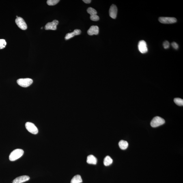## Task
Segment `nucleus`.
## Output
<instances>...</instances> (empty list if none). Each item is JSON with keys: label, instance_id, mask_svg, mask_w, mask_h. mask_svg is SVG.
Masks as SVG:
<instances>
[{"label": "nucleus", "instance_id": "2", "mask_svg": "<svg viewBox=\"0 0 183 183\" xmlns=\"http://www.w3.org/2000/svg\"><path fill=\"white\" fill-rule=\"evenodd\" d=\"M165 122V120L163 118L159 116H156L151 121V125L152 127L156 128L163 125Z\"/></svg>", "mask_w": 183, "mask_h": 183}, {"label": "nucleus", "instance_id": "8", "mask_svg": "<svg viewBox=\"0 0 183 183\" xmlns=\"http://www.w3.org/2000/svg\"><path fill=\"white\" fill-rule=\"evenodd\" d=\"M59 22L58 20H55L52 22H48L45 27L46 30H55L57 29V26L58 25Z\"/></svg>", "mask_w": 183, "mask_h": 183}, {"label": "nucleus", "instance_id": "19", "mask_svg": "<svg viewBox=\"0 0 183 183\" xmlns=\"http://www.w3.org/2000/svg\"><path fill=\"white\" fill-rule=\"evenodd\" d=\"M59 1V0H48L47 1V3L49 5H57Z\"/></svg>", "mask_w": 183, "mask_h": 183}, {"label": "nucleus", "instance_id": "15", "mask_svg": "<svg viewBox=\"0 0 183 183\" xmlns=\"http://www.w3.org/2000/svg\"><path fill=\"white\" fill-rule=\"evenodd\" d=\"M83 182L81 177L80 175L74 176L71 180V183H81Z\"/></svg>", "mask_w": 183, "mask_h": 183}, {"label": "nucleus", "instance_id": "10", "mask_svg": "<svg viewBox=\"0 0 183 183\" xmlns=\"http://www.w3.org/2000/svg\"><path fill=\"white\" fill-rule=\"evenodd\" d=\"M30 180V177L26 175L20 176L15 179L13 181V183H22Z\"/></svg>", "mask_w": 183, "mask_h": 183}, {"label": "nucleus", "instance_id": "20", "mask_svg": "<svg viewBox=\"0 0 183 183\" xmlns=\"http://www.w3.org/2000/svg\"><path fill=\"white\" fill-rule=\"evenodd\" d=\"M7 42L4 39H0V49H3L6 46Z\"/></svg>", "mask_w": 183, "mask_h": 183}, {"label": "nucleus", "instance_id": "14", "mask_svg": "<svg viewBox=\"0 0 183 183\" xmlns=\"http://www.w3.org/2000/svg\"><path fill=\"white\" fill-rule=\"evenodd\" d=\"M118 144L120 148L123 150H126L128 146V143L127 142L124 140H121L119 141Z\"/></svg>", "mask_w": 183, "mask_h": 183}, {"label": "nucleus", "instance_id": "24", "mask_svg": "<svg viewBox=\"0 0 183 183\" xmlns=\"http://www.w3.org/2000/svg\"><path fill=\"white\" fill-rule=\"evenodd\" d=\"M83 1L86 3L89 4L91 3V0H83Z\"/></svg>", "mask_w": 183, "mask_h": 183}, {"label": "nucleus", "instance_id": "22", "mask_svg": "<svg viewBox=\"0 0 183 183\" xmlns=\"http://www.w3.org/2000/svg\"><path fill=\"white\" fill-rule=\"evenodd\" d=\"M163 46L165 49H168L170 47V44L168 41H166L163 42Z\"/></svg>", "mask_w": 183, "mask_h": 183}, {"label": "nucleus", "instance_id": "25", "mask_svg": "<svg viewBox=\"0 0 183 183\" xmlns=\"http://www.w3.org/2000/svg\"><path fill=\"white\" fill-rule=\"evenodd\" d=\"M42 28H41V29H42Z\"/></svg>", "mask_w": 183, "mask_h": 183}, {"label": "nucleus", "instance_id": "1", "mask_svg": "<svg viewBox=\"0 0 183 183\" xmlns=\"http://www.w3.org/2000/svg\"><path fill=\"white\" fill-rule=\"evenodd\" d=\"M24 151L21 149H16L13 151L9 155V160L11 161H14L21 157L23 155Z\"/></svg>", "mask_w": 183, "mask_h": 183}, {"label": "nucleus", "instance_id": "17", "mask_svg": "<svg viewBox=\"0 0 183 183\" xmlns=\"http://www.w3.org/2000/svg\"><path fill=\"white\" fill-rule=\"evenodd\" d=\"M87 12L90 14L91 15H97V11L95 9L92 8L91 7H89L87 10Z\"/></svg>", "mask_w": 183, "mask_h": 183}, {"label": "nucleus", "instance_id": "3", "mask_svg": "<svg viewBox=\"0 0 183 183\" xmlns=\"http://www.w3.org/2000/svg\"><path fill=\"white\" fill-rule=\"evenodd\" d=\"M33 80L29 78H21L17 80L18 85L22 87H28L33 83Z\"/></svg>", "mask_w": 183, "mask_h": 183}, {"label": "nucleus", "instance_id": "4", "mask_svg": "<svg viewBox=\"0 0 183 183\" xmlns=\"http://www.w3.org/2000/svg\"><path fill=\"white\" fill-rule=\"evenodd\" d=\"M25 126L28 131L31 133L33 134H36L38 133V129L33 123L27 122Z\"/></svg>", "mask_w": 183, "mask_h": 183}, {"label": "nucleus", "instance_id": "13", "mask_svg": "<svg viewBox=\"0 0 183 183\" xmlns=\"http://www.w3.org/2000/svg\"><path fill=\"white\" fill-rule=\"evenodd\" d=\"M87 161L89 164L96 165L97 163V159L93 155H89L87 156Z\"/></svg>", "mask_w": 183, "mask_h": 183}, {"label": "nucleus", "instance_id": "21", "mask_svg": "<svg viewBox=\"0 0 183 183\" xmlns=\"http://www.w3.org/2000/svg\"><path fill=\"white\" fill-rule=\"evenodd\" d=\"M90 19L93 21H98L100 19V17H99L97 15H91Z\"/></svg>", "mask_w": 183, "mask_h": 183}, {"label": "nucleus", "instance_id": "9", "mask_svg": "<svg viewBox=\"0 0 183 183\" xmlns=\"http://www.w3.org/2000/svg\"><path fill=\"white\" fill-rule=\"evenodd\" d=\"M109 13L110 17L113 19L116 18L117 13V8L116 5L113 4L110 7Z\"/></svg>", "mask_w": 183, "mask_h": 183}, {"label": "nucleus", "instance_id": "11", "mask_svg": "<svg viewBox=\"0 0 183 183\" xmlns=\"http://www.w3.org/2000/svg\"><path fill=\"white\" fill-rule=\"evenodd\" d=\"M99 32V28L98 26H93L89 28L88 30L87 31V34L89 35H98V34Z\"/></svg>", "mask_w": 183, "mask_h": 183}, {"label": "nucleus", "instance_id": "5", "mask_svg": "<svg viewBox=\"0 0 183 183\" xmlns=\"http://www.w3.org/2000/svg\"><path fill=\"white\" fill-rule=\"evenodd\" d=\"M158 20L161 23L163 24H172L175 23L177 21L175 17H160L159 18Z\"/></svg>", "mask_w": 183, "mask_h": 183}, {"label": "nucleus", "instance_id": "16", "mask_svg": "<svg viewBox=\"0 0 183 183\" xmlns=\"http://www.w3.org/2000/svg\"><path fill=\"white\" fill-rule=\"evenodd\" d=\"M113 161L112 159L110 156H106L104 159V165L106 166H109L112 163Z\"/></svg>", "mask_w": 183, "mask_h": 183}, {"label": "nucleus", "instance_id": "18", "mask_svg": "<svg viewBox=\"0 0 183 183\" xmlns=\"http://www.w3.org/2000/svg\"><path fill=\"white\" fill-rule=\"evenodd\" d=\"M174 102L177 105L179 106H183V100L180 98H175L174 99Z\"/></svg>", "mask_w": 183, "mask_h": 183}, {"label": "nucleus", "instance_id": "23", "mask_svg": "<svg viewBox=\"0 0 183 183\" xmlns=\"http://www.w3.org/2000/svg\"><path fill=\"white\" fill-rule=\"evenodd\" d=\"M173 48H174L175 50H177L179 48V46L178 44L177 43L175 42H173L171 44Z\"/></svg>", "mask_w": 183, "mask_h": 183}, {"label": "nucleus", "instance_id": "12", "mask_svg": "<svg viewBox=\"0 0 183 183\" xmlns=\"http://www.w3.org/2000/svg\"><path fill=\"white\" fill-rule=\"evenodd\" d=\"M81 30L79 29L75 30L73 32L67 34L65 37V39L66 40H68L72 37H73L75 35H79L81 34Z\"/></svg>", "mask_w": 183, "mask_h": 183}, {"label": "nucleus", "instance_id": "6", "mask_svg": "<svg viewBox=\"0 0 183 183\" xmlns=\"http://www.w3.org/2000/svg\"><path fill=\"white\" fill-rule=\"evenodd\" d=\"M138 49L141 53L145 54L148 51V48L147 47L146 42L143 40L139 41L138 44Z\"/></svg>", "mask_w": 183, "mask_h": 183}, {"label": "nucleus", "instance_id": "7", "mask_svg": "<svg viewBox=\"0 0 183 183\" xmlns=\"http://www.w3.org/2000/svg\"><path fill=\"white\" fill-rule=\"evenodd\" d=\"M15 22L16 25L20 29L26 30L27 28V26L26 22L23 18L21 17H18L16 18Z\"/></svg>", "mask_w": 183, "mask_h": 183}]
</instances>
